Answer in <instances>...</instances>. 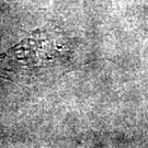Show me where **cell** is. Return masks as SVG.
<instances>
[{"label": "cell", "mask_w": 148, "mask_h": 148, "mask_svg": "<svg viewBox=\"0 0 148 148\" xmlns=\"http://www.w3.org/2000/svg\"><path fill=\"white\" fill-rule=\"evenodd\" d=\"M75 69L74 42L47 24L0 54V78L18 84L53 82Z\"/></svg>", "instance_id": "cell-1"}]
</instances>
